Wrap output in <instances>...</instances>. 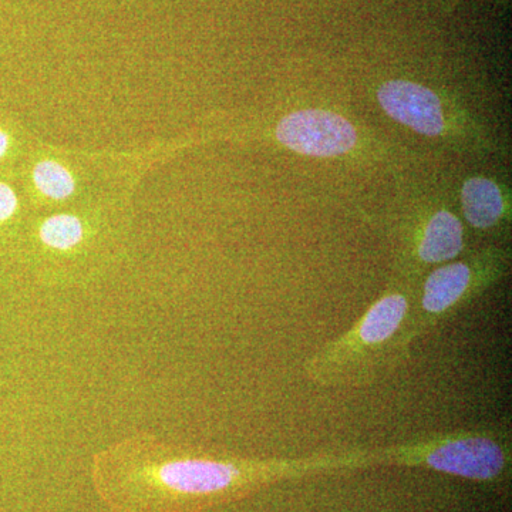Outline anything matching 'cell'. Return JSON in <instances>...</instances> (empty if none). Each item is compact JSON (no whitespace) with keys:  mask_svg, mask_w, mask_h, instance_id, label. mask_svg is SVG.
Instances as JSON below:
<instances>
[{"mask_svg":"<svg viewBox=\"0 0 512 512\" xmlns=\"http://www.w3.org/2000/svg\"><path fill=\"white\" fill-rule=\"evenodd\" d=\"M40 239L47 247L70 249L76 247L83 238V224L73 215H55L43 222Z\"/></svg>","mask_w":512,"mask_h":512,"instance_id":"9","label":"cell"},{"mask_svg":"<svg viewBox=\"0 0 512 512\" xmlns=\"http://www.w3.org/2000/svg\"><path fill=\"white\" fill-rule=\"evenodd\" d=\"M276 138L295 153L309 157H336L357 143L356 128L332 111H295L279 121Z\"/></svg>","mask_w":512,"mask_h":512,"instance_id":"5","label":"cell"},{"mask_svg":"<svg viewBox=\"0 0 512 512\" xmlns=\"http://www.w3.org/2000/svg\"><path fill=\"white\" fill-rule=\"evenodd\" d=\"M18 211V197L8 184L0 183V224L13 217Z\"/></svg>","mask_w":512,"mask_h":512,"instance_id":"11","label":"cell"},{"mask_svg":"<svg viewBox=\"0 0 512 512\" xmlns=\"http://www.w3.org/2000/svg\"><path fill=\"white\" fill-rule=\"evenodd\" d=\"M370 467L369 448L247 458L138 434L99 451L93 458L92 480L110 512H202L282 481Z\"/></svg>","mask_w":512,"mask_h":512,"instance_id":"1","label":"cell"},{"mask_svg":"<svg viewBox=\"0 0 512 512\" xmlns=\"http://www.w3.org/2000/svg\"><path fill=\"white\" fill-rule=\"evenodd\" d=\"M10 146V140L6 131L0 130V160L6 156Z\"/></svg>","mask_w":512,"mask_h":512,"instance_id":"12","label":"cell"},{"mask_svg":"<svg viewBox=\"0 0 512 512\" xmlns=\"http://www.w3.org/2000/svg\"><path fill=\"white\" fill-rule=\"evenodd\" d=\"M464 218L471 227L488 231L503 221L505 201L500 188L487 178L474 177L461 190Z\"/></svg>","mask_w":512,"mask_h":512,"instance_id":"8","label":"cell"},{"mask_svg":"<svg viewBox=\"0 0 512 512\" xmlns=\"http://www.w3.org/2000/svg\"><path fill=\"white\" fill-rule=\"evenodd\" d=\"M33 180L39 191L53 200H64L74 191L72 175L55 161H42L37 164L33 171Z\"/></svg>","mask_w":512,"mask_h":512,"instance_id":"10","label":"cell"},{"mask_svg":"<svg viewBox=\"0 0 512 512\" xmlns=\"http://www.w3.org/2000/svg\"><path fill=\"white\" fill-rule=\"evenodd\" d=\"M372 467L421 468L480 484H497L510 474V434L471 429L430 434L370 450Z\"/></svg>","mask_w":512,"mask_h":512,"instance_id":"3","label":"cell"},{"mask_svg":"<svg viewBox=\"0 0 512 512\" xmlns=\"http://www.w3.org/2000/svg\"><path fill=\"white\" fill-rule=\"evenodd\" d=\"M377 100L397 123L423 136H440L444 130L441 101L427 87L409 80H389L377 90Z\"/></svg>","mask_w":512,"mask_h":512,"instance_id":"6","label":"cell"},{"mask_svg":"<svg viewBox=\"0 0 512 512\" xmlns=\"http://www.w3.org/2000/svg\"><path fill=\"white\" fill-rule=\"evenodd\" d=\"M507 258L503 252L490 251L473 261L446 262L437 266L414 292L409 315L399 340L403 362L414 342L450 319L463 306L495 284L505 272Z\"/></svg>","mask_w":512,"mask_h":512,"instance_id":"4","label":"cell"},{"mask_svg":"<svg viewBox=\"0 0 512 512\" xmlns=\"http://www.w3.org/2000/svg\"><path fill=\"white\" fill-rule=\"evenodd\" d=\"M464 249V227L453 212L440 210L421 225L414 239V264L441 265L454 261Z\"/></svg>","mask_w":512,"mask_h":512,"instance_id":"7","label":"cell"},{"mask_svg":"<svg viewBox=\"0 0 512 512\" xmlns=\"http://www.w3.org/2000/svg\"><path fill=\"white\" fill-rule=\"evenodd\" d=\"M414 292L389 289L345 333L313 353L303 373L326 389H362L403 365L399 340Z\"/></svg>","mask_w":512,"mask_h":512,"instance_id":"2","label":"cell"}]
</instances>
